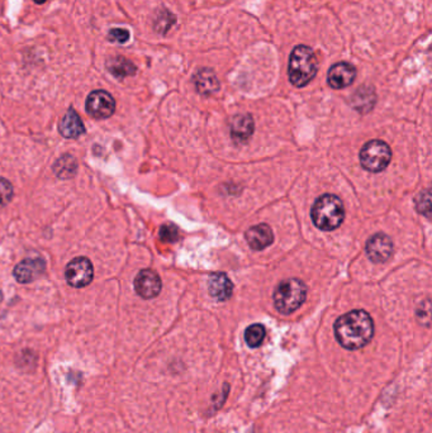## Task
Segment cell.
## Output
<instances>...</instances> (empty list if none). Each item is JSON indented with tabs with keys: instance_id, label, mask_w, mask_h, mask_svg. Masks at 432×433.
<instances>
[{
	"instance_id": "18",
	"label": "cell",
	"mask_w": 432,
	"mask_h": 433,
	"mask_svg": "<svg viewBox=\"0 0 432 433\" xmlns=\"http://www.w3.org/2000/svg\"><path fill=\"white\" fill-rule=\"evenodd\" d=\"M76 170H77V161L71 155H64L62 158L56 161L55 166H54V172L57 175V178L60 179L73 178L75 175Z\"/></svg>"
},
{
	"instance_id": "20",
	"label": "cell",
	"mask_w": 432,
	"mask_h": 433,
	"mask_svg": "<svg viewBox=\"0 0 432 433\" xmlns=\"http://www.w3.org/2000/svg\"><path fill=\"white\" fill-rule=\"evenodd\" d=\"M174 23H175V17H174L170 12L164 10V12H161V14L158 15L156 23H155V28H156L158 32L165 35V33L170 29V27H172Z\"/></svg>"
},
{
	"instance_id": "7",
	"label": "cell",
	"mask_w": 432,
	"mask_h": 433,
	"mask_svg": "<svg viewBox=\"0 0 432 433\" xmlns=\"http://www.w3.org/2000/svg\"><path fill=\"white\" fill-rule=\"evenodd\" d=\"M85 109L90 117L96 119H107L113 116L116 110V100L108 91L96 90L90 93L89 96L87 98Z\"/></svg>"
},
{
	"instance_id": "3",
	"label": "cell",
	"mask_w": 432,
	"mask_h": 433,
	"mask_svg": "<svg viewBox=\"0 0 432 433\" xmlns=\"http://www.w3.org/2000/svg\"><path fill=\"white\" fill-rule=\"evenodd\" d=\"M311 217L315 227L322 231H334L343 223L345 217L343 202L336 195L326 194L315 200Z\"/></svg>"
},
{
	"instance_id": "6",
	"label": "cell",
	"mask_w": 432,
	"mask_h": 433,
	"mask_svg": "<svg viewBox=\"0 0 432 433\" xmlns=\"http://www.w3.org/2000/svg\"><path fill=\"white\" fill-rule=\"evenodd\" d=\"M94 268L87 257H76L69 262L65 270V278L70 287L84 288L93 282Z\"/></svg>"
},
{
	"instance_id": "2",
	"label": "cell",
	"mask_w": 432,
	"mask_h": 433,
	"mask_svg": "<svg viewBox=\"0 0 432 433\" xmlns=\"http://www.w3.org/2000/svg\"><path fill=\"white\" fill-rule=\"evenodd\" d=\"M318 71V60L312 48L306 45L295 47L289 56L288 76L290 83L303 88L311 83Z\"/></svg>"
},
{
	"instance_id": "9",
	"label": "cell",
	"mask_w": 432,
	"mask_h": 433,
	"mask_svg": "<svg viewBox=\"0 0 432 433\" xmlns=\"http://www.w3.org/2000/svg\"><path fill=\"white\" fill-rule=\"evenodd\" d=\"M357 77V69L349 62H337L331 66L327 74V83L332 89H343L350 86Z\"/></svg>"
},
{
	"instance_id": "21",
	"label": "cell",
	"mask_w": 432,
	"mask_h": 433,
	"mask_svg": "<svg viewBox=\"0 0 432 433\" xmlns=\"http://www.w3.org/2000/svg\"><path fill=\"white\" fill-rule=\"evenodd\" d=\"M13 198V186L4 178H0V208L7 206Z\"/></svg>"
},
{
	"instance_id": "5",
	"label": "cell",
	"mask_w": 432,
	"mask_h": 433,
	"mask_svg": "<svg viewBox=\"0 0 432 433\" xmlns=\"http://www.w3.org/2000/svg\"><path fill=\"white\" fill-rule=\"evenodd\" d=\"M391 160V147L379 139L368 142L360 151V162L368 172H379L385 170Z\"/></svg>"
},
{
	"instance_id": "8",
	"label": "cell",
	"mask_w": 432,
	"mask_h": 433,
	"mask_svg": "<svg viewBox=\"0 0 432 433\" xmlns=\"http://www.w3.org/2000/svg\"><path fill=\"white\" fill-rule=\"evenodd\" d=\"M135 289L138 296L144 299L156 298L161 291V279L155 271L146 268L136 276Z\"/></svg>"
},
{
	"instance_id": "25",
	"label": "cell",
	"mask_w": 432,
	"mask_h": 433,
	"mask_svg": "<svg viewBox=\"0 0 432 433\" xmlns=\"http://www.w3.org/2000/svg\"><path fill=\"white\" fill-rule=\"evenodd\" d=\"M1 299H3V296H1V293H0V301H1Z\"/></svg>"
},
{
	"instance_id": "16",
	"label": "cell",
	"mask_w": 432,
	"mask_h": 433,
	"mask_svg": "<svg viewBox=\"0 0 432 433\" xmlns=\"http://www.w3.org/2000/svg\"><path fill=\"white\" fill-rule=\"evenodd\" d=\"M107 69L110 70V74L116 76L117 79L133 76L137 73V68L135 66V63L124 56H116L113 59H110L107 62Z\"/></svg>"
},
{
	"instance_id": "13",
	"label": "cell",
	"mask_w": 432,
	"mask_h": 433,
	"mask_svg": "<svg viewBox=\"0 0 432 433\" xmlns=\"http://www.w3.org/2000/svg\"><path fill=\"white\" fill-rule=\"evenodd\" d=\"M59 131L65 138H77L85 133V127L82 118L76 113L75 109L70 108L68 110V113L64 116L60 122Z\"/></svg>"
},
{
	"instance_id": "14",
	"label": "cell",
	"mask_w": 432,
	"mask_h": 433,
	"mask_svg": "<svg viewBox=\"0 0 432 433\" xmlns=\"http://www.w3.org/2000/svg\"><path fill=\"white\" fill-rule=\"evenodd\" d=\"M208 285H209L211 296L217 301L225 302L230 296H232L234 285H232L231 280L227 278L226 274H223V273H217V274L211 275Z\"/></svg>"
},
{
	"instance_id": "15",
	"label": "cell",
	"mask_w": 432,
	"mask_h": 433,
	"mask_svg": "<svg viewBox=\"0 0 432 433\" xmlns=\"http://www.w3.org/2000/svg\"><path fill=\"white\" fill-rule=\"evenodd\" d=\"M195 88L202 96H211L220 89V82L214 71L211 69H200L194 76Z\"/></svg>"
},
{
	"instance_id": "12",
	"label": "cell",
	"mask_w": 432,
	"mask_h": 433,
	"mask_svg": "<svg viewBox=\"0 0 432 433\" xmlns=\"http://www.w3.org/2000/svg\"><path fill=\"white\" fill-rule=\"evenodd\" d=\"M246 241L250 248L256 251H260L273 243L274 234H273L271 228L267 225H258L247 231Z\"/></svg>"
},
{
	"instance_id": "4",
	"label": "cell",
	"mask_w": 432,
	"mask_h": 433,
	"mask_svg": "<svg viewBox=\"0 0 432 433\" xmlns=\"http://www.w3.org/2000/svg\"><path fill=\"white\" fill-rule=\"evenodd\" d=\"M307 296L304 282L298 279H287L276 287L274 293L275 308L281 314H290L302 305Z\"/></svg>"
},
{
	"instance_id": "11",
	"label": "cell",
	"mask_w": 432,
	"mask_h": 433,
	"mask_svg": "<svg viewBox=\"0 0 432 433\" xmlns=\"http://www.w3.org/2000/svg\"><path fill=\"white\" fill-rule=\"evenodd\" d=\"M393 243L387 234H375L366 243V254L371 261L385 262L391 257Z\"/></svg>"
},
{
	"instance_id": "1",
	"label": "cell",
	"mask_w": 432,
	"mask_h": 433,
	"mask_svg": "<svg viewBox=\"0 0 432 433\" xmlns=\"http://www.w3.org/2000/svg\"><path fill=\"white\" fill-rule=\"evenodd\" d=\"M374 324L365 310H352L340 317L335 324V336L346 350H359L371 342Z\"/></svg>"
},
{
	"instance_id": "19",
	"label": "cell",
	"mask_w": 432,
	"mask_h": 433,
	"mask_svg": "<svg viewBox=\"0 0 432 433\" xmlns=\"http://www.w3.org/2000/svg\"><path fill=\"white\" fill-rule=\"evenodd\" d=\"M265 336H267V331L261 324H253L247 327L245 331V341H246L247 346L251 349L259 347L262 344Z\"/></svg>"
},
{
	"instance_id": "10",
	"label": "cell",
	"mask_w": 432,
	"mask_h": 433,
	"mask_svg": "<svg viewBox=\"0 0 432 433\" xmlns=\"http://www.w3.org/2000/svg\"><path fill=\"white\" fill-rule=\"evenodd\" d=\"M46 270V264L42 259H26L14 268V278L21 284L35 282L43 275Z\"/></svg>"
},
{
	"instance_id": "22",
	"label": "cell",
	"mask_w": 432,
	"mask_h": 433,
	"mask_svg": "<svg viewBox=\"0 0 432 433\" xmlns=\"http://www.w3.org/2000/svg\"><path fill=\"white\" fill-rule=\"evenodd\" d=\"M130 32L124 28H113L108 33V38L110 41L117 42V43H126L130 40Z\"/></svg>"
},
{
	"instance_id": "17",
	"label": "cell",
	"mask_w": 432,
	"mask_h": 433,
	"mask_svg": "<svg viewBox=\"0 0 432 433\" xmlns=\"http://www.w3.org/2000/svg\"><path fill=\"white\" fill-rule=\"evenodd\" d=\"M254 131V119L248 114L236 116L231 123V133L236 139L244 141L253 135Z\"/></svg>"
},
{
	"instance_id": "24",
	"label": "cell",
	"mask_w": 432,
	"mask_h": 433,
	"mask_svg": "<svg viewBox=\"0 0 432 433\" xmlns=\"http://www.w3.org/2000/svg\"><path fill=\"white\" fill-rule=\"evenodd\" d=\"M45 1H46V0H35V3H37V4H43Z\"/></svg>"
},
{
	"instance_id": "23",
	"label": "cell",
	"mask_w": 432,
	"mask_h": 433,
	"mask_svg": "<svg viewBox=\"0 0 432 433\" xmlns=\"http://www.w3.org/2000/svg\"><path fill=\"white\" fill-rule=\"evenodd\" d=\"M160 237L166 242H172L178 238V231L172 226H164L160 231Z\"/></svg>"
}]
</instances>
